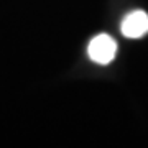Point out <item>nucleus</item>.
<instances>
[{
	"label": "nucleus",
	"instance_id": "obj_1",
	"mask_svg": "<svg viewBox=\"0 0 148 148\" xmlns=\"http://www.w3.org/2000/svg\"><path fill=\"white\" fill-rule=\"evenodd\" d=\"M89 58L97 64H109L117 54V43L115 40L106 33H101L90 40L87 46Z\"/></svg>",
	"mask_w": 148,
	"mask_h": 148
},
{
	"label": "nucleus",
	"instance_id": "obj_2",
	"mask_svg": "<svg viewBox=\"0 0 148 148\" xmlns=\"http://www.w3.org/2000/svg\"><path fill=\"white\" fill-rule=\"evenodd\" d=\"M120 30L127 38H140L148 33V15L143 10H135L122 20Z\"/></svg>",
	"mask_w": 148,
	"mask_h": 148
}]
</instances>
